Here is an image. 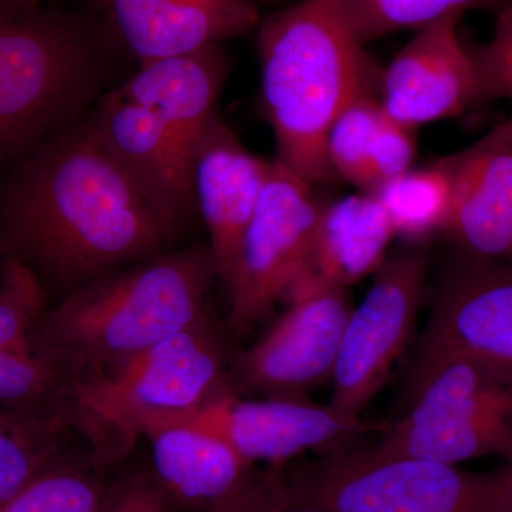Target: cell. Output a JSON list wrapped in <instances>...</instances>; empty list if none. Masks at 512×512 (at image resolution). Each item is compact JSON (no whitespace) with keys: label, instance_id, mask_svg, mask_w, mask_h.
I'll return each instance as SVG.
<instances>
[{"label":"cell","instance_id":"603a6c76","mask_svg":"<svg viewBox=\"0 0 512 512\" xmlns=\"http://www.w3.org/2000/svg\"><path fill=\"white\" fill-rule=\"evenodd\" d=\"M370 195L382 205L394 235L423 244L424 239L443 234L450 215V174L441 161L429 167L409 168L390 178Z\"/></svg>","mask_w":512,"mask_h":512},{"label":"cell","instance_id":"d6a6232c","mask_svg":"<svg viewBox=\"0 0 512 512\" xmlns=\"http://www.w3.org/2000/svg\"><path fill=\"white\" fill-rule=\"evenodd\" d=\"M12 2L19 3V5L23 6H40L43 0H12Z\"/></svg>","mask_w":512,"mask_h":512},{"label":"cell","instance_id":"f546056e","mask_svg":"<svg viewBox=\"0 0 512 512\" xmlns=\"http://www.w3.org/2000/svg\"><path fill=\"white\" fill-rule=\"evenodd\" d=\"M265 474V497L262 512H328L303 500L286 487L281 466H272Z\"/></svg>","mask_w":512,"mask_h":512},{"label":"cell","instance_id":"d590c367","mask_svg":"<svg viewBox=\"0 0 512 512\" xmlns=\"http://www.w3.org/2000/svg\"><path fill=\"white\" fill-rule=\"evenodd\" d=\"M3 252H2V238H0V261H2Z\"/></svg>","mask_w":512,"mask_h":512},{"label":"cell","instance_id":"836d02e7","mask_svg":"<svg viewBox=\"0 0 512 512\" xmlns=\"http://www.w3.org/2000/svg\"><path fill=\"white\" fill-rule=\"evenodd\" d=\"M503 126L505 127V131H507L508 137H510L512 143V119L504 121Z\"/></svg>","mask_w":512,"mask_h":512},{"label":"cell","instance_id":"4316f807","mask_svg":"<svg viewBox=\"0 0 512 512\" xmlns=\"http://www.w3.org/2000/svg\"><path fill=\"white\" fill-rule=\"evenodd\" d=\"M57 437L0 410V510L57 456Z\"/></svg>","mask_w":512,"mask_h":512},{"label":"cell","instance_id":"1f68e13d","mask_svg":"<svg viewBox=\"0 0 512 512\" xmlns=\"http://www.w3.org/2000/svg\"><path fill=\"white\" fill-rule=\"evenodd\" d=\"M505 480H507V497H508V508L512 512V458L508 461V466L504 468Z\"/></svg>","mask_w":512,"mask_h":512},{"label":"cell","instance_id":"83f0119b","mask_svg":"<svg viewBox=\"0 0 512 512\" xmlns=\"http://www.w3.org/2000/svg\"><path fill=\"white\" fill-rule=\"evenodd\" d=\"M495 15L490 42L468 46L476 69V106L512 100V0H507Z\"/></svg>","mask_w":512,"mask_h":512},{"label":"cell","instance_id":"ac0fdd59","mask_svg":"<svg viewBox=\"0 0 512 512\" xmlns=\"http://www.w3.org/2000/svg\"><path fill=\"white\" fill-rule=\"evenodd\" d=\"M153 453L154 480L167 503L211 511L241 493L252 467L227 441L188 421H151L143 430Z\"/></svg>","mask_w":512,"mask_h":512},{"label":"cell","instance_id":"8fae6325","mask_svg":"<svg viewBox=\"0 0 512 512\" xmlns=\"http://www.w3.org/2000/svg\"><path fill=\"white\" fill-rule=\"evenodd\" d=\"M174 419L221 437L248 463L272 466H284L305 451L338 446L384 426L366 423L308 397L244 400L228 387L195 412Z\"/></svg>","mask_w":512,"mask_h":512},{"label":"cell","instance_id":"2e32d148","mask_svg":"<svg viewBox=\"0 0 512 512\" xmlns=\"http://www.w3.org/2000/svg\"><path fill=\"white\" fill-rule=\"evenodd\" d=\"M104 25L138 64L222 45L259 26L256 0H97Z\"/></svg>","mask_w":512,"mask_h":512},{"label":"cell","instance_id":"7c38bea8","mask_svg":"<svg viewBox=\"0 0 512 512\" xmlns=\"http://www.w3.org/2000/svg\"><path fill=\"white\" fill-rule=\"evenodd\" d=\"M468 353L512 366V264L454 252L416 362Z\"/></svg>","mask_w":512,"mask_h":512},{"label":"cell","instance_id":"ba28073f","mask_svg":"<svg viewBox=\"0 0 512 512\" xmlns=\"http://www.w3.org/2000/svg\"><path fill=\"white\" fill-rule=\"evenodd\" d=\"M325 205L313 184L272 161L225 288L229 328L248 329L286 298L308 259Z\"/></svg>","mask_w":512,"mask_h":512},{"label":"cell","instance_id":"8d00e7d4","mask_svg":"<svg viewBox=\"0 0 512 512\" xmlns=\"http://www.w3.org/2000/svg\"><path fill=\"white\" fill-rule=\"evenodd\" d=\"M0 410H3V409H0Z\"/></svg>","mask_w":512,"mask_h":512},{"label":"cell","instance_id":"e575fe53","mask_svg":"<svg viewBox=\"0 0 512 512\" xmlns=\"http://www.w3.org/2000/svg\"><path fill=\"white\" fill-rule=\"evenodd\" d=\"M265 5H276V3L282 2V0H262Z\"/></svg>","mask_w":512,"mask_h":512},{"label":"cell","instance_id":"4dcf8cb0","mask_svg":"<svg viewBox=\"0 0 512 512\" xmlns=\"http://www.w3.org/2000/svg\"><path fill=\"white\" fill-rule=\"evenodd\" d=\"M264 497V477L254 478L241 493L208 512H262Z\"/></svg>","mask_w":512,"mask_h":512},{"label":"cell","instance_id":"cb8c5ba5","mask_svg":"<svg viewBox=\"0 0 512 512\" xmlns=\"http://www.w3.org/2000/svg\"><path fill=\"white\" fill-rule=\"evenodd\" d=\"M507 0H346L350 22L363 46L400 30H419L471 10L497 12Z\"/></svg>","mask_w":512,"mask_h":512},{"label":"cell","instance_id":"9a60e30c","mask_svg":"<svg viewBox=\"0 0 512 512\" xmlns=\"http://www.w3.org/2000/svg\"><path fill=\"white\" fill-rule=\"evenodd\" d=\"M440 161L453 188L441 235L457 254L512 264V143L503 123Z\"/></svg>","mask_w":512,"mask_h":512},{"label":"cell","instance_id":"44dd1931","mask_svg":"<svg viewBox=\"0 0 512 512\" xmlns=\"http://www.w3.org/2000/svg\"><path fill=\"white\" fill-rule=\"evenodd\" d=\"M413 130L387 116L373 89L360 93L336 117L326 136V157L338 180L370 194L412 168Z\"/></svg>","mask_w":512,"mask_h":512},{"label":"cell","instance_id":"d4e9b609","mask_svg":"<svg viewBox=\"0 0 512 512\" xmlns=\"http://www.w3.org/2000/svg\"><path fill=\"white\" fill-rule=\"evenodd\" d=\"M106 498L92 471L56 456L0 512H103Z\"/></svg>","mask_w":512,"mask_h":512},{"label":"cell","instance_id":"e0dca14e","mask_svg":"<svg viewBox=\"0 0 512 512\" xmlns=\"http://www.w3.org/2000/svg\"><path fill=\"white\" fill-rule=\"evenodd\" d=\"M89 120L114 160L175 227L198 215L190 164L151 111L111 90Z\"/></svg>","mask_w":512,"mask_h":512},{"label":"cell","instance_id":"5b68a950","mask_svg":"<svg viewBox=\"0 0 512 512\" xmlns=\"http://www.w3.org/2000/svg\"><path fill=\"white\" fill-rule=\"evenodd\" d=\"M224 353L210 316L131 357L73 382L70 424L93 446L94 466L130 453L151 421L187 416L227 389Z\"/></svg>","mask_w":512,"mask_h":512},{"label":"cell","instance_id":"5bb4252c","mask_svg":"<svg viewBox=\"0 0 512 512\" xmlns=\"http://www.w3.org/2000/svg\"><path fill=\"white\" fill-rule=\"evenodd\" d=\"M215 113L192 151L190 177L197 214L210 237L215 274L227 288L242 238L271 170Z\"/></svg>","mask_w":512,"mask_h":512},{"label":"cell","instance_id":"484cf974","mask_svg":"<svg viewBox=\"0 0 512 512\" xmlns=\"http://www.w3.org/2000/svg\"><path fill=\"white\" fill-rule=\"evenodd\" d=\"M46 311V288L15 256L0 265V349L32 350L30 333Z\"/></svg>","mask_w":512,"mask_h":512},{"label":"cell","instance_id":"4fadbf2b","mask_svg":"<svg viewBox=\"0 0 512 512\" xmlns=\"http://www.w3.org/2000/svg\"><path fill=\"white\" fill-rule=\"evenodd\" d=\"M460 19H441L419 30L379 74L377 97L400 126L413 130L476 106V69L458 33Z\"/></svg>","mask_w":512,"mask_h":512},{"label":"cell","instance_id":"d6986e66","mask_svg":"<svg viewBox=\"0 0 512 512\" xmlns=\"http://www.w3.org/2000/svg\"><path fill=\"white\" fill-rule=\"evenodd\" d=\"M231 69L222 45L140 64L117 93L151 111L191 165L192 151L211 117Z\"/></svg>","mask_w":512,"mask_h":512},{"label":"cell","instance_id":"8992f818","mask_svg":"<svg viewBox=\"0 0 512 512\" xmlns=\"http://www.w3.org/2000/svg\"><path fill=\"white\" fill-rule=\"evenodd\" d=\"M399 456L457 466L512 458V366L468 353L414 363L409 410L393 423Z\"/></svg>","mask_w":512,"mask_h":512},{"label":"cell","instance_id":"9c48e42d","mask_svg":"<svg viewBox=\"0 0 512 512\" xmlns=\"http://www.w3.org/2000/svg\"><path fill=\"white\" fill-rule=\"evenodd\" d=\"M430 259L423 244L386 255L363 301L352 308L333 370L330 406L360 417L402 355L426 291Z\"/></svg>","mask_w":512,"mask_h":512},{"label":"cell","instance_id":"52a82bcc","mask_svg":"<svg viewBox=\"0 0 512 512\" xmlns=\"http://www.w3.org/2000/svg\"><path fill=\"white\" fill-rule=\"evenodd\" d=\"M281 473L293 494L328 512H510L505 470L471 473L363 450L335 451Z\"/></svg>","mask_w":512,"mask_h":512},{"label":"cell","instance_id":"277c9868","mask_svg":"<svg viewBox=\"0 0 512 512\" xmlns=\"http://www.w3.org/2000/svg\"><path fill=\"white\" fill-rule=\"evenodd\" d=\"M111 37L104 23L77 13L0 0V165L99 97Z\"/></svg>","mask_w":512,"mask_h":512},{"label":"cell","instance_id":"f1b7e54d","mask_svg":"<svg viewBox=\"0 0 512 512\" xmlns=\"http://www.w3.org/2000/svg\"><path fill=\"white\" fill-rule=\"evenodd\" d=\"M103 512H168V503L154 478L134 476L107 490Z\"/></svg>","mask_w":512,"mask_h":512},{"label":"cell","instance_id":"7402d4cb","mask_svg":"<svg viewBox=\"0 0 512 512\" xmlns=\"http://www.w3.org/2000/svg\"><path fill=\"white\" fill-rule=\"evenodd\" d=\"M73 379L33 350L0 349V409L33 429L59 436L70 424Z\"/></svg>","mask_w":512,"mask_h":512},{"label":"cell","instance_id":"30bf717a","mask_svg":"<svg viewBox=\"0 0 512 512\" xmlns=\"http://www.w3.org/2000/svg\"><path fill=\"white\" fill-rule=\"evenodd\" d=\"M286 299V311L238 359V384L247 392L306 397L332 380L352 311L348 292L313 286Z\"/></svg>","mask_w":512,"mask_h":512},{"label":"cell","instance_id":"3957f363","mask_svg":"<svg viewBox=\"0 0 512 512\" xmlns=\"http://www.w3.org/2000/svg\"><path fill=\"white\" fill-rule=\"evenodd\" d=\"M215 278L210 249H168L63 296L37 320L30 348L73 382L106 372L208 315Z\"/></svg>","mask_w":512,"mask_h":512},{"label":"cell","instance_id":"ffe728a7","mask_svg":"<svg viewBox=\"0 0 512 512\" xmlns=\"http://www.w3.org/2000/svg\"><path fill=\"white\" fill-rule=\"evenodd\" d=\"M394 237L392 224L373 195H349L326 204L311 251L291 293L313 286L346 289L375 274Z\"/></svg>","mask_w":512,"mask_h":512},{"label":"cell","instance_id":"7a4b0ae2","mask_svg":"<svg viewBox=\"0 0 512 512\" xmlns=\"http://www.w3.org/2000/svg\"><path fill=\"white\" fill-rule=\"evenodd\" d=\"M258 50L276 160L313 185L339 181L326 157L329 128L379 79L346 0H299L271 13L259 22Z\"/></svg>","mask_w":512,"mask_h":512},{"label":"cell","instance_id":"6da1fadb","mask_svg":"<svg viewBox=\"0 0 512 512\" xmlns=\"http://www.w3.org/2000/svg\"><path fill=\"white\" fill-rule=\"evenodd\" d=\"M180 228L77 119L18 158L0 181L3 256H15L64 296L168 251Z\"/></svg>","mask_w":512,"mask_h":512}]
</instances>
